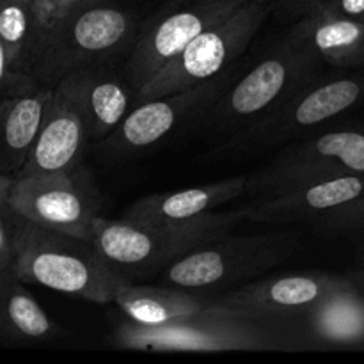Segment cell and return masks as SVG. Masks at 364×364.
<instances>
[{"instance_id": "obj_1", "label": "cell", "mask_w": 364, "mask_h": 364, "mask_svg": "<svg viewBox=\"0 0 364 364\" xmlns=\"http://www.w3.org/2000/svg\"><path fill=\"white\" fill-rule=\"evenodd\" d=\"M139 28L135 13L121 0H87L41 31L32 63V82L53 89L75 71L123 68Z\"/></svg>"}, {"instance_id": "obj_2", "label": "cell", "mask_w": 364, "mask_h": 364, "mask_svg": "<svg viewBox=\"0 0 364 364\" xmlns=\"http://www.w3.org/2000/svg\"><path fill=\"white\" fill-rule=\"evenodd\" d=\"M13 269L23 283L96 304H114L119 288L130 281L107 263L91 240L39 226L18 212Z\"/></svg>"}, {"instance_id": "obj_3", "label": "cell", "mask_w": 364, "mask_h": 364, "mask_svg": "<svg viewBox=\"0 0 364 364\" xmlns=\"http://www.w3.org/2000/svg\"><path fill=\"white\" fill-rule=\"evenodd\" d=\"M245 223L244 208L235 212H210L191 220L149 223L134 219L96 217L91 242L109 265L124 277L149 279L160 276L174 259L198 245L230 233Z\"/></svg>"}, {"instance_id": "obj_4", "label": "cell", "mask_w": 364, "mask_h": 364, "mask_svg": "<svg viewBox=\"0 0 364 364\" xmlns=\"http://www.w3.org/2000/svg\"><path fill=\"white\" fill-rule=\"evenodd\" d=\"M301 247L299 231L226 233L192 249L160 272L164 284L191 291H223L258 279Z\"/></svg>"}, {"instance_id": "obj_5", "label": "cell", "mask_w": 364, "mask_h": 364, "mask_svg": "<svg viewBox=\"0 0 364 364\" xmlns=\"http://www.w3.org/2000/svg\"><path fill=\"white\" fill-rule=\"evenodd\" d=\"M117 348L142 352H252L290 348L269 322L230 315L213 308L160 327L121 320L112 333Z\"/></svg>"}, {"instance_id": "obj_6", "label": "cell", "mask_w": 364, "mask_h": 364, "mask_svg": "<svg viewBox=\"0 0 364 364\" xmlns=\"http://www.w3.org/2000/svg\"><path fill=\"white\" fill-rule=\"evenodd\" d=\"M272 14L270 0H249L212 28L188 43L155 77L135 91L134 107L156 96L180 92L231 70Z\"/></svg>"}, {"instance_id": "obj_7", "label": "cell", "mask_w": 364, "mask_h": 364, "mask_svg": "<svg viewBox=\"0 0 364 364\" xmlns=\"http://www.w3.org/2000/svg\"><path fill=\"white\" fill-rule=\"evenodd\" d=\"M320 60L281 43L217 98L203 114L206 123L235 135L316 80Z\"/></svg>"}, {"instance_id": "obj_8", "label": "cell", "mask_w": 364, "mask_h": 364, "mask_svg": "<svg viewBox=\"0 0 364 364\" xmlns=\"http://www.w3.org/2000/svg\"><path fill=\"white\" fill-rule=\"evenodd\" d=\"M249 0H167L151 20L139 28L137 39L123 64V73L137 91L188 43Z\"/></svg>"}, {"instance_id": "obj_9", "label": "cell", "mask_w": 364, "mask_h": 364, "mask_svg": "<svg viewBox=\"0 0 364 364\" xmlns=\"http://www.w3.org/2000/svg\"><path fill=\"white\" fill-rule=\"evenodd\" d=\"M9 201L25 219L85 240H91L96 217L102 215L98 188L82 166L70 173L16 176Z\"/></svg>"}, {"instance_id": "obj_10", "label": "cell", "mask_w": 364, "mask_h": 364, "mask_svg": "<svg viewBox=\"0 0 364 364\" xmlns=\"http://www.w3.org/2000/svg\"><path fill=\"white\" fill-rule=\"evenodd\" d=\"M364 96V80L355 77L308 84L244 130L231 135L230 148H272L299 141L311 128L347 112Z\"/></svg>"}, {"instance_id": "obj_11", "label": "cell", "mask_w": 364, "mask_h": 364, "mask_svg": "<svg viewBox=\"0 0 364 364\" xmlns=\"http://www.w3.org/2000/svg\"><path fill=\"white\" fill-rule=\"evenodd\" d=\"M364 173V128L334 130L290 142L262 171L249 176V192L269 196L306 181Z\"/></svg>"}, {"instance_id": "obj_12", "label": "cell", "mask_w": 364, "mask_h": 364, "mask_svg": "<svg viewBox=\"0 0 364 364\" xmlns=\"http://www.w3.org/2000/svg\"><path fill=\"white\" fill-rule=\"evenodd\" d=\"M233 82L231 70L208 82L180 92L156 96L137 103L119 127L98 142L107 156H130L148 151L173 134L180 124L203 116Z\"/></svg>"}, {"instance_id": "obj_13", "label": "cell", "mask_w": 364, "mask_h": 364, "mask_svg": "<svg viewBox=\"0 0 364 364\" xmlns=\"http://www.w3.org/2000/svg\"><path fill=\"white\" fill-rule=\"evenodd\" d=\"M348 281L347 276L326 272L284 274L249 281L215 301H208V306L217 311L262 322L304 316L323 297L345 287Z\"/></svg>"}, {"instance_id": "obj_14", "label": "cell", "mask_w": 364, "mask_h": 364, "mask_svg": "<svg viewBox=\"0 0 364 364\" xmlns=\"http://www.w3.org/2000/svg\"><path fill=\"white\" fill-rule=\"evenodd\" d=\"M53 89H59L70 100L84 121L89 142L95 144L109 137L134 109L135 89L121 66L75 71Z\"/></svg>"}, {"instance_id": "obj_15", "label": "cell", "mask_w": 364, "mask_h": 364, "mask_svg": "<svg viewBox=\"0 0 364 364\" xmlns=\"http://www.w3.org/2000/svg\"><path fill=\"white\" fill-rule=\"evenodd\" d=\"M364 194V173L345 174L329 180L306 181L287 191L262 196L256 203L242 206L245 223L291 224L315 223L331 210L350 203Z\"/></svg>"}, {"instance_id": "obj_16", "label": "cell", "mask_w": 364, "mask_h": 364, "mask_svg": "<svg viewBox=\"0 0 364 364\" xmlns=\"http://www.w3.org/2000/svg\"><path fill=\"white\" fill-rule=\"evenodd\" d=\"M87 144L91 142L82 117L70 100L59 89H53L38 139L18 176L75 171L82 166Z\"/></svg>"}, {"instance_id": "obj_17", "label": "cell", "mask_w": 364, "mask_h": 364, "mask_svg": "<svg viewBox=\"0 0 364 364\" xmlns=\"http://www.w3.org/2000/svg\"><path fill=\"white\" fill-rule=\"evenodd\" d=\"M284 43L329 66H364L363 21L333 13L323 6L299 18Z\"/></svg>"}, {"instance_id": "obj_18", "label": "cell", "mask_w": 364, "mask_h": 364, "mask_svg": "<svg viewBox=\"0 0 364 364\" xmlns=\"http://www.w3.org/2000/svg\"><path fill=\"white\" fill-rule=\"evenodd\" d=\"M247 192L249 176H235L199 187L146 196L132 203L124 210L123 217L134 220H149V223L191 220L213 212L219 206L242 198Z\"/></svg>"}, {"instance_id": "obj_19", "label": "cell", "mask_w": 364, "mask_h": 364, "mask_svg": "<svg viewBox=\"0 0 364 364\" xmlns=\"http://www.w3.org/2000/svg\"><path fill=\"white\" fill-rule=\"evenodd\" d=\"M52 87H36L0 100V174L16 178L27 164L46 107L52 98Z\"/></svg>"}, {"instance_id": "obj_20", "label": "cell", "mask_w": 364, "mask_h": 364, "mask_svg": "<svg viewBox=\"0 0 364 364\" xmlns=\"http://www.w3.org/2000/svg\"><path fill=\"white\" fill-rule=\"evenodd\" d=\"M114 306H117L124 318L137 326L160 327L201 313L208 308V301L173 284L151 287L128 281L116 294Z\"/></svg>"}, {"instance_id": "obj_21", "label": "cell", "mask_w": 364, "mask_h": 364, "mask_svg": "<svg viewBox=\"0 0 364 364\" xmlns=\"http://www.w3.org/2000/svg\"><path fill=\"white\" fill-rule=\"evenodd\" d=\"M53 323L27 291L14 269L0 272V345L45 343L59 336Z\"/></svg>"}, {"instance_id": "obj_22", "label": "cell", "mask_w": 364, "mask_h": 364, "mask_svg": "<svg viewBox=\"0 0 364 364\" xmlns=\"http://www.w3.org/2000/svg\"><path fill=\"white\" fill-rule=\"evenodd\" d=\"M313 340L331 347H361L364 345V291L348 281L345 287L323 297L306 313Z\"/></svg>"}, {"instance_id": "obj_23", "label": "cell", "mask_w": 364, "mask_h": 364, "mask_svg": "<svg viewBox=\"0 0 364 364\" xmlns=\"http://www.w3.org/2000/svg\"><path fill=\"white\" fill-rule=\"evenodd\" d=\"M41 27L32 0H0V41L21 80L32 82L31 71Z\"/></svg>"}, {"instance_id": "obj_24", "label": "cell", "mask_w": 364, "mask_h": 364, "mask_svg": "<svg viewBox=\"0 0 364 364\" xmlns=\"http://www.w3.org/2000/svg\"><path fill=\"white\" fill-rule=\"evenodd\" d=\"M313 224L316 230L329 233H364V194L323 213Z\"/></svg>"}, {"instance_id": "obj_25", "label": "cell", "mask_w": 364, "mask_h": 364, "mask_svg": "<svg viewBox=\"0 0 364 364\" xmlns=\"http://www.w3.org/2000/svg\"><path fill=\"white\" fill-rule=\"evenodd\" d=\"M13 181V176H2L0 174V272L13 269L14 259V220H16V212H14L9 201Z\"/></svg>"}, {"instance_id": "obj_26", "label": "cell", "mask_w": 364, "mask_h": 364, "mask_svg": "<svg viewBox=\"0 0 364 364\" xmlns=\"http://www.w3.org/2000/svg\"><path fill=\"white\" fill-rule=\"evenodd\" d=\"M85 2L87 0H32V6H34L39 27L41 31H45L73 11H77L80 6H84Z\"/></svg>"}, {"instance_id": "obj_27", "label": "cell", "mask_w": 364, "mask_h": 364, "mask_svg": "<svg viewBox=\"0 0 364 364\" xmlns=\"http://www.w3.org/2000/svg\"><path fill=\"white\" fill-rule=\"evenodd\" d=\"M270 4H272V11L277 9L288 16L302 18L309 11L322 6L323 0H270Z\"/></svg>"}, {"instance_id": "obj_28", "label": "cell", "mask_w": 364, "mask_h": 364, "mask_svg": "<svg viewBox=\"0 0 364 364\" xmlns=\"http://www.w3.org/2000/svg\"><path fill=\"white\" fill-rule=\"evenodd\" d=\"M322 6L333 13L354 18L364 23V0H323Z\"/></svg>"}, {"instance_id": "obj_29", "label": "cell", "mask_w": 364, "mask_h": 364, "mask_svg": "<svg viewBox=\"0 0 364 364\" xmlns=\"http://www.w3.org/2000/svg\"><path fill=\"white\" fill-rule=\"evenodd\" d=\"M347 277H348V279L352 281V283L355 284V287H358V288H361V290L364 291V267H363V269L355 270V272L348 274Z\"/></svg>"}, {"instance_id": "obj_30", "label": "cell", "mask_w": 364, "mask_h": 364, "mask_svg": "<svg viewBox=\"0 0 364 364\" xmlns=\"http://www.w3.org/2000/svg\"><path fill=\"white\" fill-rule=\"evenodd\" d=\"M361 265L364 267V251H363V255H361Z\"/></svg>"}]
</instances>
